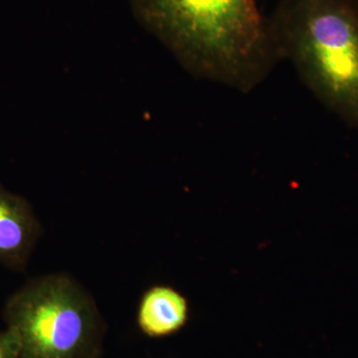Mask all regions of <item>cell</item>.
I'll return each mask as SVG.
<instances>
[{
	"label": "cell",
	"mask_w": 358,
	"mask_h": 358,
	"mask_svg": "<svg viewBox=\"0 0 358 358\" xmlns=\"http://www.w3.org/2000/svg\"><path fill=\"white\" fill-rule=\"evenodd\" d=\"M141 22L194 74L248 94L280 59L256 0H131Z\"/></svg>",
	"instance_id": "cell-1"
},
{
	"label": "cell",
	"mask_w": 358,
	"mask_h": 358,
	"mask_svg": "<svg viewBox=\"0 0 358 358\" xmlns=\"http://www.w3.org/2000/svg\"><path fill=\"white\" fill-rule=\"evenodd\" d=\"M266 24L280 61L358 131V0H280Z\"/></svg>",
	"instance_id": "cell-2"
},
{
	"label": "cell",
	"mask_w": 358,
	"mask_h": 358,
	"mask_svg": "<svg viewBox=\"0 0 358 358\" xmlns=\"http://www.w3.org/2000/svg\"><path fill=\"white\" fill-rule=\"evenodd\" d=\"M20 358H100L106 324L93 296L65 274L33 278L7 299Z\"/></svg>",
	"instance_id": "cell-3"
},
{
	"label": "cell",
	"mask_w": 358,
	"mask_h": 358,
	"mask_svg": "<svg viewBox=\"0 0 358 358\" xmlns=\"http://www.w3.org/2000/svg\"><path fill=\"white\" fill-rule=\"evenodd\" d=\"M41 233L29 203L0 185V264L24 271Z\"/></svg>",
	"instance_id": "cell-4"
},
{
	"label": "cell",
	"mask_w": 358,
	"mask_h": 358,
	"mask_svg": "<svg viewBox=\"0 0 358 358\" xmlns=\"http://www.w3.org/2000/svg\"><path fill=\"white\" fill-rule=\"evenodd\" d=\"M188 313V303L182 294L171 287H152L141 298L138 326L150 338H164L185 326Z\"/></svg>",
	"instance_id": "cell-5"
},
{
	"label": "cell",
	"mask_w": 358,
	"mask_h": 358,
	"mask_svg": "<svg viewBox=\"0 0 358 358\" xmlns=\"http://www.w3.org/2000/svg\"><path fill=\"white\" fill-rule=\"evenodd\" d=\"M0 358H20L18 339L11 329L0 331Z\"/></svg>",
	"instance_id": "cell-6"
}]
</instances>
